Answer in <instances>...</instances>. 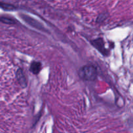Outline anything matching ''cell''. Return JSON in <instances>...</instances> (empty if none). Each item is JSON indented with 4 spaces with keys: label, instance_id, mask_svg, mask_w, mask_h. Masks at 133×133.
I'll return each mask as SVG.
<instances>
[{
    "label": "cell",
    "instance_id": "cell-3",
    "mask_svg": "<svg viewBox=\"0 0 133 133\" xmlns=\"http://www.w3.org/2000/svg\"><path fill=\"white\" fill-rule=\"evenodd\" d=\"M16 77L17 81H18V83L21 86V87L23 88H26L27 86V79H26L24 72L22 68H19L17 70L16 72Z\"/></svg>",
    "mask_w": 133,
    "mask_h": 133
},
{
    "label": "cell",
    "instance_id": "cell-2",
    "mask_svg": "<svg viewBox=\"0 0 133 133\" xmlns=\"http://www.w3.org/2000/svg\"><path fill=\"white\" fill-rule=\"evenodd\" d=\"M91 44L103 55L109 56V50L105 48V42H104V40L102 38H96L95 40H92L91 41Z\"/></svg>",
    "mask_w": 133,
    "mask_h": 133
},
{
    "label": "cell",
    "instance_id": "cell-1",
    "mask_svg": "<svg viewBox=\"0 0 133 133\" xmlns=\"http://www.w3.org/2000/svg\"><path fill=\"white\" fill-rule=\"evenodd\" d=\"M79 77L84 81H93L97 77V70L94 65H84L78 70Z\"/></svg>",
    "mask_w": 133,
    "mask_h": 133
},
{
    "label": "cell",
    "instance_id": "cell-8",
    "mask_svg": "<svg viewBox=\"0 0 133 133\" xmlns=\"http://www.w3.org/2000/svg\"><path fill=\"white\" fill-rule=\"evenodd\" d=\"M107 16L105 15V14H101L98 16L97 19V22H99V23H101V22H103L105 19H106Z\"/></svg>",
    "mask_w": 133,
    "mask_h": 133
},
{
    "label": "cell",
    "instance_id": "cell-7",
    "mask_svg": "<svg viewBox=\"0 0 133 133\" xmlns=\"http://www.w3.org/2000/svg\"><path fill=\"white\" fill-rule=\"evenodd\" d=\"M1 8L5 10H14V9H16L15 6H14L13 5H9V4L6 3H1Z\"/></svg>",
    "mask_w": 133,
    "mask_h": 133
},
{
    "label": "cell",
    "instance_id": "cell-4",
    "mask_svg": "<svg viewBox=\"0 0 133 133\" xmlns=\"http://www.w3.org/2000/svg\"><path fill=\"white\" fill-rule=\"evenodd\" d=\"M21 17L22 18V19H24L25 22H26L29 25H32V27L38 29H43L42 25L40 24L39 22H38L37 21L34 19L33 18H31V17L28 16L27 15H23V14H22V15H21Z\"/></svg>",
    "mask_w": 133,
    "mask_h": 133
},
{
    "label": "cell",
    "instance_id": "cell-5",
    "mask_svg": "<svg viewBox=\"0 0 133 133\" xmlns=\"http://www.w3.org/2000/svg\"><path fill=\"white\" fill-rule=\"evenodd\" d=\"M42 70V63L38 61H33L30 65L29 70L35 75H38Z\"/></svg>",
    "mask_w": 133,
    "mask_h": 133
},
{
    "label": "cell",
    "instance_id": "cell-6",
    "mask_svg": "<svg viewBox=\"0 0 133 133\" xmlns=\"http://www.w3.org/2000/svg\"><path fill=\"white\" fill-rule=\"evenodd\" d=\"M1 22H3L4 23H6V24H14L16 23L15 20L13 19L12 18L6 16H1Z\"/></svg>",
    "mask_w": 133,
    "mask_h": 133
}]
</instances>
